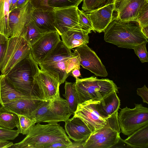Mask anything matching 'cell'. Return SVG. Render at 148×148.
<instances>
[{"mask_svg":"<svg viewBox=\"0 0 148 148\" xmlns=\"http://www.w3.org/2000/svg\"><path fill=\"white\" fill-rule=\"evenodd\" d=\"M112 1L117 17L122 21L137 22L140 16L148 10V0H112Z\"/></svg>","mask_w":148,"mask_h":148,"instance_id":"obj_8","label":"cell"},{"mask_svg":"<svg viewBox=\"0 0 148 148\" xmlns=\"http://www.w3.org/2000/svg\"><path fill=\"white\" fill-rule=\"evenodd\" d=\"M148 26L143 27L141 28L142 32L147 39L148 38Z\"/></svg>","mask_w":148,"mask_h":148,"instance_id":"obj_48","label":"cell"},{"mask_svg":"<svg viewBox=\"0 0 148 148\" xmlns=\"http://www.w3.org/2000/svg\"><path fill=\"white\" fill-rule=\"evenodd\" d=\"M31 52V45L23 37L9 38L5 54L0 68L2 74H6L18 63L28 56Z\"/></svg>","mask_w":148,"mask_h":148,"instance_id":"obj_7","label":"cell"},{"mask_svg":"<svg viewBox=\"0 0 148 148\" xmlns=\"http://www.w3.org/2000/svg\"><path fill=\"white\" fill-rule=\"evenodd\" d=\"M38 65L31 53L5 75L10 82L20 92L38 97L33 88L34 77L40 70Z\"/></svg>","mask_w":148,"mask_h":148,"instance_id":"obj_3","label":"cell"},{"mask_svg":"<svg viewBox=\"0 0 148 148\" xmlns=\"http://www.w3.org/2000/svg\"><path fill=\"white\" fill-rule=\"evenodd\" d=\"M120 129L114 130L91 145L88 148H110L115 145L120 138Z\"/></svg>","mask_w":148,"mask_h":148,"instance_id":"obj_27","label":"cell"},{"mask_svg":"<svg viewBox=\"0 0 148 148\" xmlns=\"http://www.w3.org/2000/svg\"><path fill=\"white\" fill-rule=\"evenodd\" d=\"M19 134L17 130L0 127V140H13L18 136Z\"/></svg>","mask_w":148,"mask_h":148,"instance_id":"obj_37","label":"cell"},{"mask_svg":"<svg viewBox=\"0 0 148 148\" xmlns=\"http://www.w3.org/2000/svg\"><path fill=\"white\" fill-rule=\"evenodd\" d=\"M76 79L75 85L79 103L88 101H99L114 91L119 92V88L108 79H99L93 76Z\"/></svg>","mask_w":148,"mask_h":148,"instance_id":"obj_4","label":"cell"},{"mask_svg":"<svg viewBox=\"0 0 148 148\" xmlns=\"http://www.w3.org/2000/svg\"><path fill=\"white\" fill-rule=\"evenodd\" d=\"M58 141L69 147L72 143L65 130L58 123L41 125L38 123L30 129L23 140L13 144L10 148H46L49 145Z\"/></svg>","mask_w":148,"mask_h":148,"instance_id":"obj_2","label":"cell"},{"mask_svg":"<svg viewBox=\"0 0 148 148\" xmlns=\"http://www.w3.org/2000/svg\"><path fill=\"white\" fill-rule=\"evenodd\" d=\"M137 94L141 97L144 103H148V89L145 85L137 89Z\"/></svg>","mask_w":148,"mask_h":148,"instance_id":"obj_40","label":"cell"},{"mask_svg":"<svg viewBox=\"0 0 148 148\" xmlns=\"http://www.w3.org/2000/svg\"><path fill=\"white\" fill-rule=\"evenodd\" d=\"M18 120L16 127L19 133L27 135L36 123L31 118L22 115H18Z\"/></svg>","mask_w":148,"mask_h":148,"instance_id":"obj_31","label":"cell"},{"mask_svg":"<svg viewBox=\"0 0 148 148\" xmlns=\"http://www.w3.org/2000/svg\"><path fill=\"white\" fill-rule=\"evenodd\" d=\"M13 144L12 142L6 140H0V148L10 147Z\"/></svg>","mask_w":148,"mask_h":148,"instance_id":"obj_44","label":"cell"},{"mask_svg":"<svg viewBox=\"0 0 148 148\" xmlns=\"http://www.w3.org/2000/svg\"><path fill=\"white\" fill-rule=\"evenodd\" d=\"M46 33L39 29L32 20L25 26L21 36L31 46Z\"/></svg>","mask_w":148,"mask_h":148,"instance_id":"obj_28","label":"cell"},{"mask_svg":"<svg viewBox=\"0 0 148 148\" xmlns=\"http://www.w3.org/2000/svg\"><path fill=\"white\" fill-rule=\"evenodd\" d=\"M78 54L79 64L97 76L105 77L108 75L106 68L95 53L86 44L76 48L75 50Z\"/></svg>","mask_w":148,"mask_h":148,"instance_id":"obj_13","label":"cell"},{"mask_svg":"<svg viewBox=\"0 0 148 148\" xmlns=\"http://www.w3.org/2000/svg\"><path fill=\"white\" fill-rule=\"evenodd\" d=\"M146 44V43H143L137 45L133 49L135 53L142 63L148 62Z\"/></svg>","mask_w":148,"mask_h":148,"instance_id":"obj_36","label":"cell"},{"mask_svg":"<svg viewBox=\"0 0 148 148\" xmlns=\"http://www.w3.org/2000/svg\"><path fill=\"white\" fill-rule=\"evenodd\" d=\"M71 49H68L60 40L53 49L38 64L47 65L70 57L73 55Z\"/></svg>","mask_w":148,"mask_h":148,"instance_id":"obj_24","label":"cell"},{"mask_svg":"<svg viewBox=\"0 0 148 148\" xmlns=\"http://www.w3.org/2000/svg\"><path fill=\"white\" fill-rule=\"evenodd\" d=\"M34 97H38L24 93L16 89L8 79L5 74H1L0 75V99L1 106L11 101Z\"/></svg>","mask_w":148,"mask_h":148,"instance_id":"obj_18","label":"cell"},{"mask_svg":"<svg viewBox=\"0 0 148 148\" xmlns=\"http://www.w3.org/2000/svg\"><path fill=\"white\" fill-rule=\"evenodd\" d=\"M29 1V0H18L16 4V8H21Z\"/></svg>","mask_w":148,"mask_h":148,"instance_id":"obj_47","label":"cell"},{"mask_svg":"<svg viewBox=\"0 0 148 148\" xmlns=\"http://www.w3.org/2000/svg\"><path fill=\"white\" fill-rule=\"evenodd\" d=\"M89 33L83 30H69L60 36L64 44L71 50L88 43Z\"/></svg>","mask_w":148,"mask_h":148,"instance_id":"obj_22","label":"cell"},{"mask_svg":"<svg viewBox=\"0 0 148 148\" xmlns=\"http://www.w3.org/2000/svg\"><path fill=\"white\" fill-rule=\"evenodd\" d=\"M34 9L43 10H53L48 5L49 0H29Z\"/></svg>","mask_w":148,"mask_h":148,"instance_id":"obj_39","label":"cell"},{"mask_svg":"<svg viewBox=\"0 0 148 148\" xmlns=\"http://www.w3.org/2000/svg\"><path fill=\"white\" fill-rule=\"evenodd\" d=\"M77 11L79 23L82 29L90 33L91 30L94 31L92 24L86 12L80 10L78 8Z\"/></svg>","mask_w":148,"mask_h":148,"instance_id":"obj_33","label":"cell"},{"mask_svg":"<svg viewBox=\"0 0 148 148\" xmlns=\"http://www.w3.org/2000/svg\"><path fill=\"white\" fill-rule=\"evenodd\" d=\"M83 0H49L48 5L53 8L77 7Z\"/></svg>","mask_w":148,"mask_h":148,"instance_id":"obj_32","label":"cell"},{"mask_svg":"<svg viewBox=\"0 0 148 148\" xmlns=\"http://www.w3.org/2000/svg\"><path fill=\"white\" fill-rule=\"evenodd\" d=\"M60 40V35L57 31L45 34L31 46V53L35 61L38 64L41 63Z\"/></svg>","mask_w":148,"mask_h":148,"instance_id":"obj_15","label":"cell"},{"mask_svg":"<svg viewBox=\"0 0 148 148\" xmlns=\"http://www.w3.org/2000/svg\"><path fill=\"white\" fill-rule=\"evenodd\" d=\"M8 38L4 34L0 33V70L5 54Z\"/></svg>","mask_w":148,"mask_h":148,"instance_id":"obj_38","label":"cell"},{"mask_svg":"<svg viewBox=\"0 0 148 148\" xmlns=\"http://www.w3.org/2000/svg\"><path fill=\"white\" fill-rule=\"evenodd\" d=\"M107 0H83L82 9L85 12L90 11L105 4Z\"/></svg>","mask_w":148,"mask_h":148,"instance_id":"obj_34","label":"cell"},{"mask_svg":"<svg viewBox=\"0 0 148 148\" xmlns=\"http://www.w3.org/2000/svg\"><path fill=\"white\" fill-rule=\"evenodd\" d=\"M133 109L127 107L118 114V119L121 131L125 135L129 136L135 131L148 125V108L141 104L135 103Z\"/></svg>","mask_w":148,"mask_h":148,"instance_id":"obj_6","label":"cell"},{"mask_svg":"<svg viewBox=\"0 0 148 148\" xmlns=\"http://www.w3.org/2000/svg\"><path fill=\"white\" fill-rule=\"evenodd\" d=\"M43 100L38 97H34L11 101L1 106L17 115L30 118L31 114Z\"/></svg>","mask_w":148,"mask_h":148,"instance_id":"obj_16","label":"cell"},{"mask_svg":"<svg viewBox=\"0 0 148 148\" xmlns=\"http://www.w3.org/2000/svg\"><path fill=\"white\" fill-rule=\"evenodd\" d=\"M73 51V54L69 59L66 68V72L68 77L70 75L73 69L76 67H80L79 56L76 51Z\"/></svg>","mask_w":148,"mask_h":148,"instance_id":"obj_35","label":"cell"},{"mask_svg":"<svg viewBox=\"0 0 148 148\" xmlns=\"http://www.w3.org/2000/svg\"><path fill=\"white\" fill-rule=\"evenodd\" d=\"M85 141H74L72 143V145L69 146L68 148H84V144Z\"/></svg>","mask_w":148,"mask_h":148,"instance_id":"obj_43","label":"cell"},{"mask_svg":"<svg viewBox=\"0 0 148 148\" xmlns=\"http://www.w3.org/2000/svg\"><path fill=\"white\" fill-rule=\"evenodd\" d=\"M78 8H53L54 26L60 36L69 30L84 31L79 23Z\"/></svg>","mask_w":148,"mask_h":148,"instance_id":"obj_9","label":"cell"},{"mask_svg":"<svg viewBox=\"0 0 148 148\" xmlns=\"http://www.w3.org/2000/svg\"><path fill=\"white\" fill-rule=\"evenodd\" d=\"M69 145L60 141L55 142L48 145L46 148H68Z\"/></svg>","mask_w":148,"mask_h":148,"instance_id":"obj_42","label":"cell"},{"mask_svg":"<svg viewBox=\"0 0 148 148\" xmlns=\"http://www.w3.org/2000/svg\"><path fill=\"white\" fill-rule=\"evenodd\" d=\"M96 101H88L79 103L73 115L84 121L92 133L103 127L106 122V119L103 117L96 109Z\"/></svg>","mask_w":148,"mask_h":148,"instance_id":"obj_11","label":"cell"},{"mask_svg":"<svg viewBox=\"0 0 148 148\" xmlns=\"http://www.w3.org/2000/svg\"><path fill=\"white\" fill-rule=\"evenodd\" d=\"M103 32L104 40L119 47L133 49L137 45L148 42L138 22L121 21L116 14L114 15Z\"/></svg>","mask_w":148,"mask_h":148,"instance_id":"obj_1","label":"cell"},{"mask_svg":"<svg viewBox=\"0 0 148 148\" xmlns=\"http://www.w3.org/2000/svg\"><path fill=\"white\" fill-rule=\"evenodd\" d=\"M1 106L0 108V127L12 130L16 127L18 120V115Z\"/></svg>","mask_w":148,"mask_h":148,"instance_id":"obj_30","label":"cell"},{"mask_svg":"<svg viewBox=\"0 0 148 148\" xmlns=\"http://www.w3.org/2000/svg\"><path fill=\"white\" fill-rule=\"evenodd\" d=\"M1 103V101H0V104Z\"/></svg>","mask_w":148,"mask_h":148,"instance_id":"obj_49","label":"cell"},{"mask_svg":"<svg viewBox=\"0 0 148 148\" xmlns=\"http://www.w3.org/2000/svg\"><path fill=\"white\" fill-rule=\"evenodd\" d=\"M12 0H0V33L8 38L11 32L9 23V8Z\"/></svg>","mask_w":148,"mask_h":148,"instance_id":"obj_26","label":"cell"},{"mask_svg":"<svg viewBox=\"0 0 148 148\" xmlns=\"http://www.w3.org/2000/svg\"><path fill=\"white\" fill-rule=\"evenodd\" d=\"M34 9L29 1L21 7L10 12L9 23L11 32L10 37L21 36L25 26L32 20Z\"/></svg>","mask_w":148,"mask_h":148,"instance_id":"obj_12","label":"cell"},{"mask_svg":"<svg viewBox=\"0 0 148 148\" xmlns=\"http://www.w3.org/2000/svg\"><path fill=\"white\" fill-rule=\"evenodd\" d=\"M124 141L131 148H148V125L138 129Z\"/></svg>","mask_w":148,"mask_h":148,"instance_id":"obj_25","label":"cell"},{"mask_svg":"<svg viewBox=\"0 0 148 148\" xmlns=\"http://www.w3.org/2000/svg\"><path fill=\"white\" fill-rule=\"evenodd\" d=\"M60 85L56 79L40 69L34 77L33 86L38 97L43 100L60 98Z\"/></svg>","mask_w":148,"mask_h":148,"instance_id":"obj_10","label":"cell"},{"mask_svg":"<svg viewBox=\"0 0 148 148\" xmlns=\"http://www.w3.org/2000/svg\"><path fill=\"white\" fill-rule=\"evenodd\" d=\"M114 11L112 0H108L100 7L85 12L92 24L94 31L101 33L103 32L111 22Z\"/></svg>","mask_w":148,"mask_h":148,"instance_id":"obj_14","label":"cell"},{"mask_svg":"<svg viewBox=\"0 0 148 148\" xmlns=\"http://www.w3.org/2000/svg\"></svg>","mask_w":148,"mask_h":148,"instance_id":"obj_50","label":"cell"},{"mask_svg":"<svg viewBox=\"0 0 148 148\" xmlns=\"http://www.w3.org/2000/svg\"><path fill=\"white\" fill-rule=\"evenodd\" d=\"M64 88L65 92L63 96L66 99L69 110L74 115L79 103L75 83L66 81Z\"/></svg>","mask_w":148,"mask_h":148,"instance_id":"obj_29","label":"cell"},{"mask_svg":"<svg viewBox=\"0 0 148 148\" xmlns=\"http://www.w3.org/2000/svg\"><path fill=\"white\" fill-rule=\"evenodd\" d=\"M118 111L114 112L106 119L105 125L92 133L84 141V148H88L92 144L112 131L120 128L118 119Z\"/></svg>","mask_w":148,"mask_h":148,"instance_id":"obj_20","label":"cell"},{"mask_svg":"<svg viewBox=\"0 0 148 148\" xmlns=\"http://www.w3.org/2000/svg\"><path fill=\"white\" fill-rule=\"evenodd\" d=\"M71 57L49 65L38 64V65L40 68V70L56 79L60 85L66 81L68 77L66 69L69 59Z\"/></svg>","mask_w":148,"mask_h":148,"instance_id":"obj_23","label":"cell"},{"mask_svg":"<svg viewBox=\"0 0 148 148\" xmlns=\"http://www.w3.org/2000/svg\"><path fill=\"white\" fill-rule=\"evenodd\" d=\"M80 67H76L73 69L71 71L70 75L76 78L81 76V74L79 69Z\"/></svg>","mask_w":148,"mask_h":148,"instance_id":"obj_45","label":"cell"},{"mask_svg":"<svg viewBox=\"0 0 148 148\" xmlns=\"http://www.w3.org/2000/svg\"><path fill=\"white\" fill-rule=\"evenodd\" d=\"M114 91L95 103V107L100 114L107 119L116 111H118L120 105V100Z\"/></svg>","mask_w":148,"mask_h":148,"instance_id":"obj_19","label":"cell"},{"mask_svg":"<svg viewBox=\"0 0 148 148\" xmlns=\"http://www.w3.org/2000/svg\"><path fill=\"white\" fill-rule=\"evenodd\" d=\"M18 0H12L9 8V12L16 8V4Z\"/></svg>","mask_w":148,"mask_h":148,"instance_id":"obj_46","label":"cell"},{"mask_svg":"<svg viewBox=\"0 0 148 148\" xmlns=\"http://www.w3.org/2000/svg\"><path fill=\"white\" fill-rule=\"evenodd\" d=\"M72 114L66 100L60 97L43 100L31 114L30 118L35 123H58L60 121L65 122Z\"/></svg>","mask_w":148,"mask_h":148,"instance_id":"obj_5","label":"cell"},{"mask_svg":"<svg viewBox=\"0 0 148 148\" xmlns=\"http://www.w3.org/2000/svg\"><path fill=\"white\" fill-rule=\"evenodd\" d=\"M65 130L69 138L75 141H85L92 132L80 118L73 116L65 122Z\"/></svg>","mask_w":148,"mask_h":148,"instance_id":"obj_17","label":"cell"},{"mask_svg":"<svg viewBox=\"0 0 148 148\" xmlns=\"http://www.w3.org/2000/svg\"><path fill=\"white\" fill-rule=\"evenodd\" d=\"M32 20L39 29L45 33L57 31L54 26L53 10H43L34 9Z\"/></svg>","mask_w":148,"mask_h":148,"instance_id":"obj_21","label":"cell"},{"mask_svg":"<svg viewBox=\"0 0 148 148\" xmlns=\"http://www.w3.org/2000/svg\"><path fill=\"white\" fill-rule=\"evenodd\" d=\"M137 22L141 28L148 26V10L146 11L140 16Z\"/></svg>","mask_w":148,"mask_h":148,"instance_id":"obj_41","label":"cell"}]
</instances>
